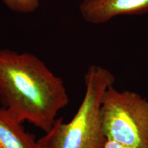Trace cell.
Instances as JSON below:
<instances>
[{"label": "cell", "mask_w": 148, "mask_h": 148, "mask_svg": "<svg viewBox=\"0 0 148 148\" xmlns=\"http://www.w3.org/2000/svg\"><path fill=\"white\" fill-rule=\"evenodd\" d=\"M69 101L63 80L36 56L0 50V103L17 121L45 133Z\"/></svg>", "instance_id": "cell-1"}, {"label": "cell", "mask_w": 148, "mask_h": 148, "mask_svg": "<svg viewBox=\"0 0 148 148\" xmlns=\"http://www.w3.org/2000/svg\"><path fill=\"white\" fill-rule=\"evenodd\" d=\"M114 80L106 68L90 65L84 76V96L76 113L67 123L57 118L51 129L37 139L39 148H103L107 139L101 125V105Z\"/></svg>", "instance_id": "cell-2"}, {"label": "cell", "mask_w": 148, "mask_h": 148, "mask_svg": "<svg viewBox=\"0 0 148 148\" xmlns=\"http://www.w3.org/2000/svg\"><path fill=\"white\" fill-rule=\"evenodd\" d=\"M103 148H135L132 147H130L123 144H120L116 142L112 141V140H107Z\"/></svg>", "instance_id": "cell-7"}, {"label": "cell", "mask_w": 148, "mask_h": 148, "mask_svg": "<svg viewBox=\"0 0 148 148\" xmlns=\"http://www.w3.org/2000/svg\"><path fill=\"white\" fill-rule=\"evenodd\" d=\"M102 130L107 140L135 148H148V101L130 90L110 86L101 105Z\"/></svg>", "instance_id": "cell-3"}, {"label": "cell", "mask_w": 148, "mask_h": 148, "mask_svg": "<svg viewBox=\"0 0 148 148\" xmlns=\"http://www.w3.org/2000/svg\"><path fill=\"white\" fill-rule=\"evenodd\" d=\"M0 148H39L34 135L2 107L0 108Z\"/></svg>", "instance_id": "cell-5"}, {"label": "cell", "mask_w": 148, "mask_h": 148, "mask_svg": "<svg viewBox=\"0 0 148 148\" xmlns=\"http://www.w3.org/2000/svg\"><path fill=\"white\" fill-rule=\"evenodd\" d=\"M79 10L86 23L99 25L116 16L148 12V0H82Z\"/></svg>", "instance_id": "cell-4"}, {"label": "cell", "mask_w": 148, "mask_h": 148, "mask_svg": "<svg viewBox=\"0 0 148 148\" xmlns=\"http://www.w3.org/2000/svg\"><path fill=\"white\" fill-rule=\"evenodd\" d=\"M10 10L22 14L32 13L39 7V0H2Z\"/></svg>", "instance_id": "cell-6"}]
</instances>
